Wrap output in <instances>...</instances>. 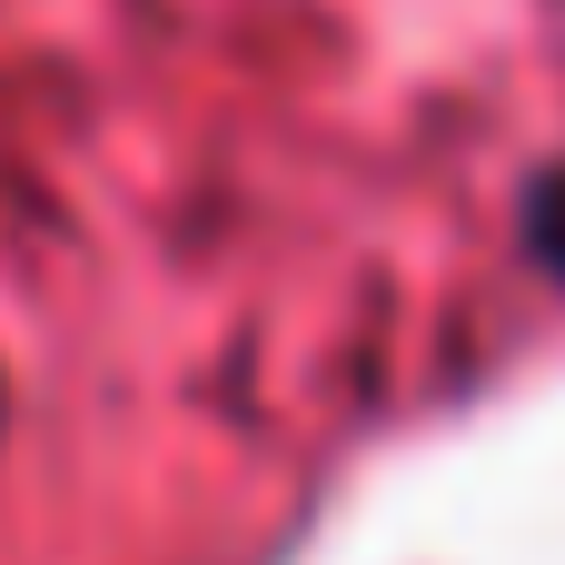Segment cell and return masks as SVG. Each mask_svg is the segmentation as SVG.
<instances>
[{
    "label": "cell",
    "instance_id": "obj_1",
    "mask_svg": "<svg viewBox=\"0 0 565 565\" xmlns=\"http://www.w3.org/2000/svg\"><path fill=\"white\" fill-rule=\"evenodd\" d=\"M536 248L565 268V179H546V189H536Z\"/></svg>",
    "mask_w": 565,
    "mask_h": 565
}]
</instances>
